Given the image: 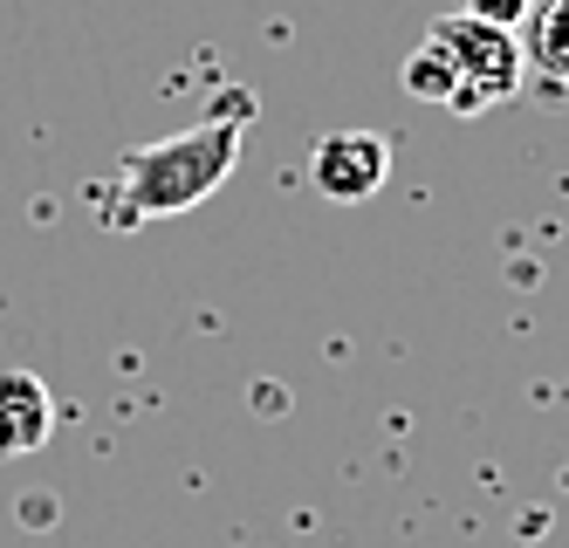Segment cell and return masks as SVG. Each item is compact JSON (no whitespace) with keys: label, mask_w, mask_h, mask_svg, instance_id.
<instances>
[{"label":"cell","mask_w":569,"mask_h":548,"mask_svg":"<svg viewBox=\"0 0 569 548\" xmlns=\"http://www.w3.org/2000/svg\"><path fill=\"white\" fill-rule=\"evenodd\" d=\"M240 131L248 117H207L179 138H158V145H138L117 158V186L103 199V227H144V220H172V213H192L199 199H213L233 165H240Z\"/></svg>","instance_id":"1"},{"label":"cell","mask_w":569,"mask_h":548,"mask_svg":"<svg viewBox=\"0 0 569 548\" xmlns=\"http://www.w3.org/2000/svg\"><path fill=\"white\" fill-rule=\"evenodd\" d=\"M426 41L446 62V76H453V103H446L453 117H480V110H501L508 97H521L528 62H521L515 28L473 21V14H439Z\"/></svg>","instance_id":"2"},{"label":"cell","mask_w":569,"mask_h":548,"mask_svg":"<svg viewBox=\"0 0 569 548\" xmlns=\"http://www.w3.org/2000/svg\"><path fill=\"white\" fill-rule=\"evenodd\" d=\"M309 179H316L322 199H343V206L371 199V192L391 179V138L357 131V123H350V131L316 138V151H309Z\"/></svg>","instance_id":"3"},{"label":"cell","mask_w":569,"mask_h":548,"mask_svg":"<svg viewBox=\"0 0 569 548\" xmlns=\"http://www.w3.org/2000/svg\"><path fill=\"white\" fill-rule=\"evenodd\" d=\"M56 432V405L49 385L34 370H0V459H21V452H42Z\"/></svg>","instance_id":"4"},{"label":"cell","mask_w":569,"mask_h":548,"mask_svg":"<svg viewBox=\"0 0 569 548\" xmlns=\"http://www.w3.org/2000/svg\"><path fill=\"white\" fill-rule=\"evenodd\" d=\"M515 41L528 76H542L549 90H569V0H536Z\"/></svg>","instance_id":"5"},{"label":"cell","mask_w":569,"mask_h":548,"mask_svg":"<svg viewBox=\"0 0 569 548\" xmlns=\"http://www.w3.org/2000/svg\"><path fill=\"white\" fill-rule=\"evenodd\" d=\"M528 8H536V0H460V14L495 21V28H521V21H528Z\"/></svg>","instance_id":"6"}]
</instances>
